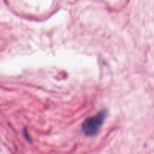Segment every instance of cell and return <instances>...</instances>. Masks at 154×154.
Listing matches in <instances>:
<instances>
[{
  "label": "cell",
  "mask_w": 154,
  "mask_h": 154,
  "mask_svg": "<svg viewBox=\"0 0 154 154\" xmlns=\"http://www.w3.org/2000/svg\"><path fill=\"white\" fill-rule=\"evenodd\" d=\"M106 110L99 112L97 115L87 118L82 124V131L87 136H95L100 130L107 117Z\"/></svg>",
  "instance_id": "obj_1"
}]
</instances>
